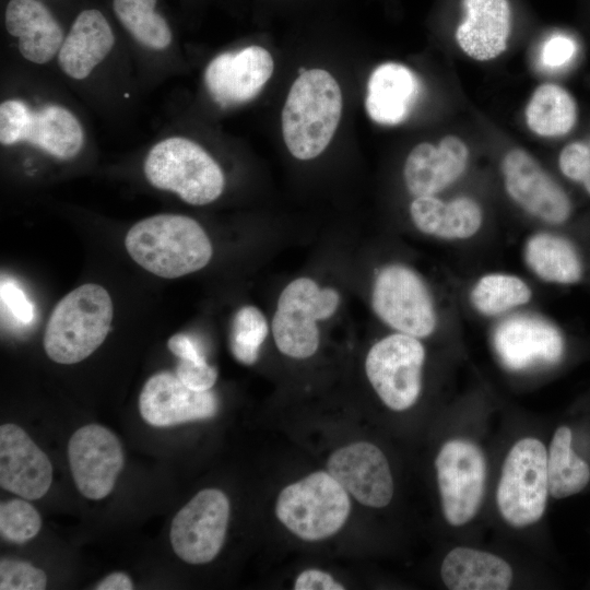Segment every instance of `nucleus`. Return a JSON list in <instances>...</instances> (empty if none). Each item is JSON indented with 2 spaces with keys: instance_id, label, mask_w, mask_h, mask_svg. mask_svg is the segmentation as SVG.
<instances>
[{
  "instance_id": "obj_38",
  "label": "nucleus",
  "mask_w": 590,
  "mask_h": 590,
  "mask_svg": "<svg viewBox=\"0 0 590 590\" xmlns=\"http://www.w3.org/2000/svg\"><path fill=\"white\" fill-rule=\"evenodd\" d=\"M1 302L7 305L19 321L28 323L33 320V306L24 292L15 284L1 283Z\"/></svg>"
},
{
  "instance_id": "obj_16",
  "label": "nucleus",
  "mask_w": 590,
  "mask_h": 590,
  "mask_svg": "<svg viewBox=\"0 0 590 590\" xmlns=\"http://www.w3.org/2000/svg\"><path fill=\"white\" fill-rule=\"evenodd\" d=\"M271 54L260 46L225 51L214 57L204 72L205 87L222 108L253 99L273 73Z\"/></svg>"
},
{
  "instance_id": "obj_27",
  "label": "nucleus",
  "mask_w": 590,
  "mask_h": 590,
  "mask_svg": "<svg viewBox=\"0 0 590 590\" xmlns=\"http://www.w3.org/2000/svg\"><path fill=\"white\" fill-rule=\"evenodd\" d=\"M523 259L541 281L571 285L583 275V263L574 244L552 232L532 234L524 243Z\"/></svg>"
},
{
  "instance_id": "obj_26",
  "label": "nucleus",
  "mask_w": 590,
  "mask_h": 590,
  "mask_svg": "<svg viewBox=\"0 0 590 590\" xmlns=\"http://www.w3.org/2000/svg\"><path fill=\"white\" fill-rule=\"evenodd\" d=\"M440 575L451 590H505L512 580V569L505 559L462 546L446 555Z\"/></svg>"
},
{
  "instance_id": "obj_1",
  "label": "nucleus",
  "mask_w": 590,
  "mask_h": 590,
  "mask_svg": "<svg viewBox=\"0 0 590 590\" xmlns=\"http://www.w3.org/2000/svg\"><path fill=\"white\" fill-rule=\"evenodd\" d=\"M125 246L139 266L165 279L202 269L213 253L202 226L180 214H156L139 221L128 231Z\"/></svg>"
},
{
  "instance_id": "obj_5",
  "label": "nucleus",
  "mask_w": 590,
  "mask_h": 590,
  "mask_svg": "<svg viewBox=\"0 0 590 590\" xmlns=\"http://www.w3.org/2000/svg\"><path fill=\"white\" fill-rule=\"evenodd\" d=\"M84 129L66 106L47 103L33 106L8 98L0 104V143L27 144L57 160L75 157L84 145Z\"/></svg>"
},
{
  "instance_id": "obj_24",
  "label": "nucleus",
  "mask_w": 590,
  "mask_h": 590,
  "mask_svg": "<svg viewBox=\"0 0 590 590\" xmlns=\"http://www.w3.org/2000/svg\"><path fill=\"white\" fill-rule=\"evenodd\" d=\"M410 217L421 233L442 240H467L483 225V210L473 198L461 196L444 201L435 196L416 197Z\"/></svg>"
},
{
  "instance_id": "obj_30",
  "label": "nucleus",
  "mask_w": 590,
  "mask_h": 590,
  "mask_svg": "<svg viewBox=\"0 0 590 590\" xmlns=\"http://www.w3.org/2000/svg\"><path fill=\"white\" fill-rule=\"evenodd\" d=\"M548 493L554 498H565L581 492L590 481L588 463L571 448V430L558 427L547 453Z\"/></svg>"
},
{
  "instance_id": "obj_32",
  "label": "nucleus",
  "mask_w": 590,
  "mask_h": 590,
  "mask_svg": "<svg viewBox=\"0 0 590 590\" xmlns=\"http://www.w3.org/2000/svg\"><path fill=\"white\" fill-rule=\"evenodd\" d=\"M268 333L267 319L259 308L252 305L240 307L232 321L229 339L232 354L245 365L255 364Z\"/></svg>"
},
{
  "instance_id": "obj_33",
  "label": "nucleus",
  "mask_w": 590,
  "mask_h": 590,
  "mask_svg": "<svg viewBox=\"0 0 590 590\" xmlns=\"http://www.w3.org/2000/svg\"><path fill=\"white\" fill-rule=\"evenodd\" d=\"M42 528L38 511L24 499H12L0 505L1 535L14 543L33 539Z\"/></svg>"
},
{
  "instance_id": "obj_40",
  "label": "nucleus",
  "mask_w": 590,
  "mask_h": 590,
  "mask_svg": "<svg viewBox=\"0 0 590 590\" xmlns=\"http://www.w3.org/2000/svg\"><path fill=\"white\" fill-rule=\"evenodd\" d=\"M167 345L169 351L179 359L205 361L201 349L188 334H174L169 338Z\"/></svg>"
},
{
  "instance_id": "obj_41",
  "label": "nucleus",
  "mask_w": 590,
  "mask_h": 590,
  "mask_svg": "<svg viewBox=\"0 0 590 590\" xmlns=\"http://www.w3.org/2000/svg\"><path fill=\"white\" fill-rule=\"evenodd\" d=\"M97 590H131L133 583L130 577L120 571L113 573L101 580L95 587Z\"/></svg>"
},
{
  "instance_id": "obj_31",
  "label": "nucleus",
  "mask_w": 590,
  "mask_h": 590,
  "mask_svg": "<svg viewBox=\"0 0 590 590\" xmlns=\"http://www.w3.org/2000/svg\"><path fill=\"white\" fill-rule=\"evenodd\" d=\"M157 0H113V9L121 25L143 47L162 51L173 42L167 21L155 11Z\"/></svg>"
},
{
  "instance_id": "obj_35",
  "label": "nucleus",
  "mask_w": 590,
  "mask_h": 590,
  "mask_svg": "<svg viewBox=\"0 0 590 590\" xmlns=\"http://www.w3.org/2000/svg\"><path fill=\"white\" fill-rule=\"evenodd\" d=\"M558 167L566 178L580 184L590 196V142L567 144L559 153Z\"/></svg>"
},
{
  "instance_id": "obj_21",
  "label": "nucleus",
  "mask_w": 590,
  "mask_h": 590,
  "mask_svg": "<svg viewBox=\"0 0 590 590\" xmlns=\"http://www.w3.org/2000/svg\"><path fill=\"white\" fill-rule=\"evenodd\" d=\"M4 25L16 38L20 55L34 64H46L57 57L66 37L62 27L39 0H10Z\"/></svg>"
},
{
  "instance_id": "obj_2",
  "label": "nucleus",
  "mask_w": 590,
  "mask_h": 590,
  "mask_svg": "<svg viewBox=\"0 0 590 590\" xmlns=\"http://www.w3.org/2000/svg\"><path fill=\"white\" fill-rule=\"evenodd\" d=\"M342 93L326 70H305L294 81L282 110V133L290 153L308 161L332 140L342 114Z\"/></svg>"
},
{
  "instance_id": "obj_12",
  "label": "nucleus",
  "mask_w": 590,
  "mask_h": 590,
  "mask_svg": "<svg viewBox=\"0 0 590 590\" xmlns=\"http://www.w3.org/2000/svg\"><path fill=\"white\" fill-rule=\"evenodd\" d=\"M229 519V502L216 488L200 491L174 517L170 544L176 555L189 564H205L221 551Z\"/></svg>"
},
{
  "instance_id": "obj_25",
  "label": "nucleus",
  "mask_w": 590,
  "mask_h": 590,
  "mask_svg": "<svg viewBox=\"0 0 590 590\" xmlns=\"http://www.w3.org/2000/svg\"><path fill=\"white\" fill-rule=\"evenodd\" d=\"M420 94L421 82L411 69L386 62L369 76L365 107L375 122L394 126L408 119Z\"/></svg>"
},
{
  "instance_id": "obj_7",
  "label": "nucleus",
  "mask_w": 590,
  "mask_h": 590,
  "mask_svg": "<svg viewBox=\"0 0 590 590\" xmlns=\"http://www.w3.org/2000/svg\"><path fill=\"white\" fill-rule=\"evenodd\" d=\"M340 302L335 288L320 287L310 278L291 281L279 296L271 323L279 351L297 359L312 356L320 342L317 322L331 318Z\"/></svg>"
},
{
  "instance_id": "obj_9",
  "label": "nucleus",
  "mask_w": 590,
  "mask_h": 590,
  "mask_svg": "<svg viewBox=\"0 0 590 590\" xmlns=\"http://www.w3.org/2000/svg\"><path fill=\"white\" fill-rule=\"evenodd\" d=\"M548 495L547 451L536 438L527 437L509 450L496 491L503 518L512 527L536 522Z\"/></svg>"
},
{
  "instance_id": "obj_20",
  "label": "nucleus",
  "mask_w": 590,
  "mask_h": 590,
  "mask_svg": "<svg viewBox=\"0 0 590 590\" xmlns=\"http://www.w3.org/2000/svg\"><path fill=\"white\" fill-rule=\"evenodd\" d=\"M468 162V146L456 135L442 138L438 145L420 143L404 163L405 187L415 198L436 196L463 175Z\"/></svg>"
},
{
  "instance_id": "obj_15",
  "label": "nucleus",
  "mask_w": 590,
  "mask_h": 590,
  "mask_svg": "<svg viewBox=\"0 0 590 590\" xmlns=\"http://www.w3.org/2000/svg\"><path fill=\"white\" fill-rule=\"evenodd\" d=\"M73 481L86 498L99 500L114 488L125 456L117 436L98 424L79 428L68 442Z\"/></svg>"
},
{
  "instance_id": "obj_23",
  "label": "nucleus",
  "mask_w": 590,
  "mask_h": 590,
  "mask_svg": "<svg viewBox=\"0 0 590 590\" xmlns=\"http://www.w3.org/2000/svg\"><path fill=\"white\" fill-rule=\"evenodd\" d=\"M465 19L456 31L459 47L480 61L498 57L510 34V7L507 0H462Z\"/></svg>"
},
{
  "instance_id": "obj_6",
  "label": "nucleus",
  "mask_w": 590,
  "mask_h": 590,
  "mask_svg": "<svg viewBox=\"0 0 590 590\" xmlns=\"http://www.w3.org/2000/svg\"><path fill=\"white\" fill-rule=\"evenodd\" d=\"M350 510L347 492L324 471L286 486L275 504L278 519L305 541H319L337 533Z\"/></svg>"
},
{
  "instance_id": "obj_19",
  "label": "nucleus",
  "mask_w": 590,
  "mask_h": 590,
  "mask_svg": "<svg viewBox=\"0 0 590 590\" xmlns=\"http://www.w3.org/2000/svg\"><path fill=\"white\" fill-rule=\"evenodd\" d=\"M52 482V465L26 432L15 424L0 426V485L27 500L43 497Z\"/></svg>"
},
{
  "instance_id": "obj_22",
  "label": "nucleus",
  "mask_w": 590,
  "mask_h": 590,
  "mask_svg": "<svg viewBox=\"0 0 590 590\" xmlns=\"http://www.w3.org/2000/svg\"><path fill=\"white\" fill-rule=\"evenodd\" d=\"M115 34L105 15L97 9H85L74 19L57 55L66 76L82 81L110 54Z\"/></svg>"
},
{
  "instance_id": "obj_36",
  "label": "nucleus",
  "mask_w": 590,
  "mask_h": 590,
  "mask_svg": "<svg viewBox=\"0 0 590 590\" xmlns=\"http://www.w3.org/2000/svg\"><path fill=\"white\" fill-rule=\"evenodd\" d=\"M577 54L576 42L567 35L554 34L542 45L540 60L544 68L558 70L567 66Z\"/></svg>"
},
{
  "instance_id": "obj_14",
  "label": "nucleus",
  "mask_w": 590,
  "mask_h": 590,
  "mask_svg": "<svg viewBox=\"0 0 590 590\" xmlns=\"http://www.w3.org/2000/svg\"><path fill=\"white\" fill-rule=\"evenodd\" d=\"M493 345L502 364L512 371L557 364L565 351L559 329L534 314L504 318L493 331Z\"/></svg>"
},
{
  "instance_id": "obj_13",
  "label": "nucleus",
  "mask_w": 590,
  "mask_h": 590,
  "mask_svg": "<svg viewBox=\"0 0 590 590\" xmlns=\"http://www.w3.org/2000/svg\"><path fill=\"white\" fill-rule=\"evenodd\" d=\"M502 175L507 194L526 213L552 225L569 219L573 206L568 194L527 151H508Z\"/></svg>"
},
{
  "instance_id": "obj_11",
  "label": "nucleus",
  "mask_w": 590,
  "mask_h": 590,
  "mask_svg": "<svg viewBox=\"0 0 590 590\" xmlns=\"http://www.w3.org/2000/svg\"><path fill=\"white\" fill-rule=\"evenodd\" d=\"M435 465L445 519L457 527L469 522L483 499L486 481L483 452L469 440L452 439L442 445Z\"/></svg>"
},
{
  "instance_id": "obj_8",
  "label": "nucleus",
  "mask_w": 590,
  "mask_h": 590,
  "mask_svg": "<svg viewBox=\"0 0 590 590\" xmlns=\"http://www.w3.org/2000/svg\"><path fill=\"white\" fill-rule=\"evenodd\" d=\"M375 315L387 326L418 339L437 328L434 298L424 279L403 263H389L377 273L370 295Z\"/></svg>"
},
{
  "instance_id": "obj_3",
  "label": "nucleus",
  "mask_w": 590,
  "mask_h": 590,
  "mask_svg": "<svg viewBox=\"0 0 590 590\" xmlns=\"http://www.w3.org/2000/svg\"><path fill=\"white\" fill-rule=\"evenodd\" d=\"M113 302L98 284H84L68 293L47 322L44 347L50 359L70 365L88 357L106 339Z\"/></svg>"
},
{
  "instance_id": "obj_17",
  "label": "nucleus",
  "mask_w": 590,
  "mask_h": 590,
  "mask_svg": "<svg viewBox=\"0 0 590 590\" xmlns=\"http://www.w3.org/2000/svg\"><path fill=\"white\" fill-rule=\"evenodd\" d=\"M328 472L362 505L381 508L393 495L389 463L382 451L366 441L354 442L334 451Z\"/></svg>"
},
{
  "instance_id": "obj_34",
  "label": "nucleus",
  "mask_w": 590,
  "mask_h": 590,
  "mask_svg": "<svg viewBox=\"0 0 590 590\" xmlns=\"http://www.w3.org/2000/svg\"><path fill=\"white\" fill-rule=\"evenodd\" d=\"M46 586L47 576L40 568L23 560L1 559V590H43Z\"/></svg>"
},
{
  "instance_id": "obj_4",
  "label": "nucleus",
  "mask_w": 590,
  "mask_h": 590,
  "mask_svg": "<svg viewBox=\"0 0 590 590\" xmlns=\"http://www.w3.org/2000/svg\"><path fill=\"white\" fill-rule=\"evenodd\" d=\"M143 170L153 187L174 192L192 205L213 202L225 186L216 161L185 137H168L155 143L145 156Z\"/></svg>"
},
{
  "instance_id": "obj_29",
  "label": "nucleus",
  "mask_w": 590,
  "mask_h": 590,
  "mask_svg": "<svg viewBox=\"0 0 590 590\" xmlns=\"http://www.w3.org/2000/svg\"><path fill=\"white\" fill-rule=\"evenodd\" d=\"M532 290L520 276L491 272L480 276L470 292L474 309L485 317H499L528 304Z\"/></svg>"
},
{
  "instance_id": "obj_39",
  "label": "nucleus",
  "mask_w": 590,
  "mask_h": 590,
  "mask_svg": "<svg viewBox=\"0 0 590 590\" xmlns=\"http://www.w3.org/2000/svg\"><path fill=\"white\" fill-rule=\"evenodd\" d=\"M295 590H343L331 575L319 569L304 570L294 583Z\"/></svg>"
},
{
  "instance_id": "obj_28",
  "label": "nucleus",
  "mask_w": 590,
  "mask_h": 590,
  "mask_svg": "<svg viewBox=\"0 0 590 590\" xmlns=\"http://www.w3.org/2000/svg\"><path fill=\"white\" fill-rule=\"evenodd\" d=\"M526 121L531 131L545 138L562 137L577 122V104L564 87L545 83L538 86L527 107Z\"/></svg>"
},
{
  "instance_id": "obj_18",
  "label": "nucleus",
  "mask_w": 590,
  "mask_h": 590,
  "mask_svg": "<svg viewBox=\"0 0 590 590\" xmlns=\"http://www.w3.org/2000/svg\"><path fill=\"white\" fill-rule=\"evenodd\" d=\"M139 410L146 423L165 427L214 416L217 399L211 390H192L176 374L160 371L144 384Z\"/></svg>"
},
{
  "instance_id": "obj_10",
  "label": "nucleus",
  "mask_w": 590,
  "mask_h": 590,
  "mask_svg": "<svg viewBox=\"0 0 590 590\" xmlns=\"http://www.w3.org/2000/svg\"><path fill=\"white\" fill-rule=\"evenodd\" d=\"M424 362L420 339L394 332L370 347L365 371L380 400L393 411H404L420 397Z\"/></svg>"
},
{
  "instance_id": "obj_37",
  "label": "nucleus",
  "mask_w": 590,
  "mask_h": 590,
  "mask_svg": "<svg viewBox=\"0 0 590 590\" xmlns=\"http://www.w3.org/2000/svg\"><path fill=\"white\" fill-rule=\"evenodd\" d=\"M176 375L190 389L196 391L210 390L217 379L215 367L205 361L180 359Z\"/></svg>"
}]
</instances>
